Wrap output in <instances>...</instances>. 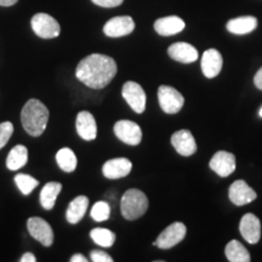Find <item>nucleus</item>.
<instances>
[{"instance_id": "nucleus-14", "label": "nucleus", "mask_w": 262, "mask_h": 262, "mask_svg": "<svg viewBox=\"0 0 262 262\" xmlns=\"http://www.w3.org/2000/svg\"><path fill=\"white\" fill-rule=\"evenodd\" d=\"M171 145L179 155L191 157L196 152V142L189 130H179L171 136Z\"/></svg>"}, {"instance_id": "nucleus-3", "label": "nucleus", "mask_w": 262, "mask_h": 262, "mask_svg": "<svg viewBox=\"0 0 262 262\" xmlns=\"http://www.w3.org/2000/svg\"><path fill=\"white\" fill-rule=\"evenodd\" d=\"M148 209V198L142 191L130 188L124 193L120 202V211L124 219L134 221L146 214Z\"/></svg>"}, {"instance_id": "nucleus-7", "label": "nucleus", "mask_w": 262, "mask_h": 262, "mask_svg": "<svg viewBox=\"0 0 262 262\" xmlns=\"http://www.w3.org/2000/svg\"><path fill=\"white\" fill-rule=\"evenodd\" d=\"M122 95L126 103L129 104L131 110L135 113L141 114L146 110V93L142 89V86L135 81H126L123 85Z\"/></svg>"}, {"instance_id": "nucleus-18", "label": "nucleus", "mask_w": 262, "mask_h": 262, "mask_svg": "<svg viewBox=\"0 0 262 262\" xmlns=\"http://www.w3.org/2000/svg\"><path fill=\"white\" fill-rule=\"evenodd\" d=\"M168 54L172 60L181 62V63H193L199 57L198 50L193 45L183 41H179L170 45L168 49Z\"/></svg>"}, {"instance_id": "nucleus-27", "label": "nucleus", "mask_w": 262, "mask_h": 262, "mask_svg": "<svg viewBox=\"0 0 262 262\" xmlns=\"http://www.w3.org/2000/svg\"><path fill=\"white\" fill-rule=\"evenodd\" d=\"M15 182L22 192V194L28 195L33 192V189L38 187V180H35L32 176L26 175V173H18L15 176Z\"/></svg>"}, {"instance_id": "nucleus-24", "label": "nucleus", "mask_w": 262, "mask_h": 262, "mask_svg": "<svg viewBox=\"0 0 262 262\" xmlns=\"http://www.w3.org/2000/svg\"><path fill=\"white\" fill-rule=\"evenodd\" d=\"M62 189V185L58 182H49L40 192V204L47 210H51L55 206L56 199Z\"/></svg>"}, {"instance_id": "nucleus-28", "label": "nucleus", "mask_w": 262, "mask_h": 262, "mask_svg": "<svg viewBox=\"0 0 262 262\" xmlns=\"http://www.w3.org/2000/svg\"><path fill=\"white\" fill-rule=\"evenodd\" d=\"M111 206L107 202H97L91 209V217L95 221L102 222L110 219Z\"/></svg>"}, {"instance_id": "nucleus-22", "label": "nucleus", "mask_w": 262, "mask_h": 262, "mask_svg": "<svg viewBox=\"0 0 262 262\" xmlns=\"http://www.w3.org/2000/svg\"><path fill=\"white\" fill-rule=\"evenodd\" d=\"M28 162V149L25 146L17 145L10 150L8 159H6V166L11 171H16L27 164Z\"/></svg>"}, {"instance_id": "nucleus-21", "label": "nucleus", "mask_w": 262, "mask_h": 262, "mask_svg": "<svg viewBox=\"0 0 262 262\" xmlns=\"http://www.w3.org/2000/svg\"><path fill=\"white\" fill-rule=\"evenodd\" d=\"M88 206H89V199H88V196L79 195L77 198H74L70 203L67 211H66L67 221L72 225L78 224L84 217V215L86 214Z\"/></svg>"}, {"instance_id": "nucleus-36", "label": "nucleus", "mask_w": 262, "mask_h": 262, "mask_svg": "<svg viewBox=\"0 0 262 262\" xmlns=\"http://www.w3.org/2000/svg\"><path fill=\"white\" fill-rule=\"evenodd\" d=\"M258 116H260L261 118H262V107H261V110H260V112H258Z\"/></svg>"}, {"instance_id": "nucleus-29", "label": "nucleus", "mask_w": 262, "mask_h": 262, "mask_svg": "<svg viewBox=\"0 0 262 262\" xmlns=\"http://www.w3.org/2000/svg\"><path fill=\"white\" fill-rule=\"evenodd\" d=\"M14 133V125L10 122H4L0 124V149L4 147Z\"/></svg>"}, {"instance_id": "nucleus-34", "label": "nucleus", "mask_w": 262, "mask_h": 262, "mask_svg": "<svg viewBox=\"0 0 262 262\" xmlns=\"http://www.w3.org/2000/svg\"><path fill=\"white\" fill-rule=\"evenodd\" d=\"M71 262H88V258L81 254H77L74 256H72Z\"/></svg>"}, {"instance_id": "nucleus-9", "label": "nucleus", "mask_w": 262, "mask_h": 262, "mask_svg": "<svg viewBox=\"0 0 262 262\" xmlns=\"http://www.w3.org/2000/svg\"><path fill=\"white\" fill-rule=\"evenodd\" d=\"M135 29V22L130 16H117L106 22L103 33L110 38H120L129 35Z\"/></svg>"}, {"instance_id": "nucleus-12", "label": "nucleus", "mask_w": 262, "mask_h": 262, "mask_svg": "<svg viewBox=\"0 0 262 262\" xmlns=\"http://www.w3.org/2000/svg\"><path fill=\"white\" fill-rule=\"evenodd\" d=\"M209 166L220 178H228L235 170V156L227 150H219L211 158Z\"/></svg>"}, {"instance_id": "nucleus-23", "label": "nucleus", "mask_w": 262, "mask_h": 262, "mask_svg": "<svg viewBox=\"0 0 262 262\" xmlns=\"http://www.w3.org/2000/svg\"><path fill=\"white\" fill-rule=\"evenodd\" d=\"M225 254L229 262H249L251 260L250 254H249L247 248L241 242L235 241V239L231 241L226 245Z\"/></svg>"}, {"instance_id": "nucleus-20", "label": "nucleus", "mask_w": 262, "mask_h": 262, "mask_svg": "<svg viewBox=\"0 0 262 262\" xmlns=\"http://www.w3.org/2000/svg\"><path fill=\"white\" fill-rule=\"evenodd\" d=\"M257 27V18L254 16H242V17H237L233 19H229L227 22V31L232 34L237 35H244L249 34L253 31H255Z\"/></svg>"}, {"instance_id": "nucleus-33", "label": "nucleus", "mask_w": 262, "mask_h": 262, "mask_svg": "<svg viewBox=\"0 0 262 262\" xmlns=\"http://www.w3.org/2000/svg\"><path fill=\"white\" fill-rule=\"evenodd\" d=\"M19 261L21 262H35L37 261V258H35V256L32 253H27L21 257V260Z\"/></svg>"}, {"instance_id": "nucleus-4", "label": "nucleus", "mask_w": 262, "mask_h": 262, "mask_svg": "<svg viewBox=\"0 0 262 262\" xmlns=\"http://www.w3.org/2000/svg\"><path fill=\"white\" fill-rule=\"evenodd\" d=\"M159 106L163 112L168 114H176L182 110L185 104V97L175 88L162 85L158 89Z\"/></svg>"}, {"instance_id": "nucleus-1", "label": "nucleus", "mask_w": 262, "mask_h": 262, "mask_svg": "<svg viewBox=\"0 0 262 262\" xmlns=\"http://www.w3.org/2000/svg\"><path fill=\"white\" fill-rule=\"evenodd\" d=\"M117 71V63L112 57L102 54H91L79 62L75 75L86 86L98 90L106 88L113 80Z\"/></svg>"}, {"instance_id": "nucleus-25", "label": "nucleus", "mask_w": 262, "mask_h": 262, "mask_svg": "<svg viewBox=\"0 0 262 262\" xmlns=\"http://www.w3.org/2000/svg\"><path fill=\"white\" fill-rule=\"evenodd\" d=\"M56 160L61 170H63L66 172L74 171L78 165L77 156L74 155L73 150L71 148H67V147L58 150L56 155Z\"/></svg>"}, {"instance_id": "nucleus-8", "label": "nucleus", "mask_w": 262, "mask_h": 262, "mask_svg": "<svg viewBox=\"0 0 262 262\" xmlns=\"http://www.w3.org/2000/svg\"><path fill=\"white\" fill-rule=\"evenodd\" d=\"M114 134L122 142L130 146L140 145L142 140V130L135 122L119 120L114 125Z\"/></svg>"}, {"instance_id": "nucleus-16", "label": "nucleus", "mask_w": 262, "mask_h": 262, "mask_svg": "<svg viewBox=\"0 0 262 262\" xmlns=\"http://www.w3.org/2000/svg\"><path fill=\"white\" fill-rule=\"evenodd\" d=\"M133 169V164L126 158H114L103 164L102 172L106 179L118 180L127 176Z\"/></svg>"}, {"instance_id": "nucleus-32", "label": "nucleus", "mask_w": 262, "mask_h": 262, "mask_svg": "<svg viewBox=\"0 0 262 262\" xmlns=\"http://www.w3.org/2000/svg\"><path fill=\"white\" fill-rule=\"evenodd\" d=\"M254 84L258 90H262V67L256 72V74H255Z\"/></svg>"}, {"instance_id": "nucleus-13", "label": "nucleus", "mask_w": 262, "mask_h": 262, "mask_svg": "<svg viewBox=\"0 0 262 262\" xmlns=\"http://www.w3.org/2000/svg\"><path fill=\"white\" fill-rule=\"evenodd\" d=\"M239 231L249 244H256L261 238V222L256 215L249 212L242 217Z\"/></svg>"}, {"instance_id": "nucleus-2", "label": "nucleus", "mask_w": 262, "mask_h": 262, "mask_svg": "<svg viewBox=\"0 0 262 262\" xmlns=\"http://www.w3.org/2000/svg\"><path fill=\"white\" fill-rule=\"evenodd\" d=\"M21 122L29 135L33 137L40 136L47 129L49 110L40 101L32 98L22 108Z\"/></svg>"}, {"instance_id": "nucleus-35", "label": "nucleus", "mask_w": 262, "mask_h": 262, "mask_svg": "<svg viewBox=\"0 0 262 262\" xmlns=\"http://www.w3.org/2000/svg\"><path fill=\"white\" fill-rule=\"evenodd\" d=\"M17 2L18 0H0V6H12Z\"/></svg>"}, {"instance_id": "nucleus-6", "label": "nucleus", "mask_w": 262, "mask_h": 262, "mask_svg": "<svg viewBox=\"0 0 262 262\" xmlns=\"http://www.w3.org/2000/svg\"><path fill=\"white\" fill-rule=\"evenodd\" d=\"M187 227L182 222H173L158 235L155 244L159 249H171L185 239Z\"/></svg>"}, {"instance_id": "nucleus-31", "label": "nucleus", "mask_w": 262, "mask_h": 262, "mask_svg": "<svg viewBox=\"0 0 262 262\" xmlns=\"http://www.w3.org/2000/svg\"><path fill=\"white\" fill-rule=\"evenodd\" d=\"M91 2L101 8H116V6L122 5L124 0H91Z\"/></svg>"}, {"instance_id": "nucleus-26", "label": "nucleus", "mask_w": 262, "mask_h": 262, "mask_svg": "<svg viewBox=\"0 0 262 262\" xmlns=\"http://www.w3.org/2000/svg\"><path fill=\"white\" fill-rule=\"evenodd\" d=\"M90 237L97 245L102 248H111L116 242V234L107 228H94L90 232Z\"/></svg>"}, {"instance_id": "nucleus-17", "label": "nucleus", "mask_w": 262, "mask_h": 262, "mask_svg": "<svg viewBox=\"0 0 262 262\" xmlns=\"http://www.w3.org/2000/svg\"><path fill=\"white\" fill-rule=\"evenodd\" d=\"M222 60L221 54L216 49H209L202 56V71L208 79L217 77L222 70Z\"/></svg>"}, {"instance_id": "nucleus-10", "label": "nucleus", "mask_w": 262, "mask_h": 262, "mask_svg": "<svg viewBox=\"0 0 262 262\" xmlns=\"http://www.w3.org/2000/svg\"><path fill=\"white\" fill-rule=\"evenodd\" d=\"M27 228L29 234H31L34 239H37L38 242H40L44 247H50V245L54 243V232H52L51 226L49 225L44 219H28Z\"/></svg>"}, {"instance_id": "nucleus-11", "label": "nucleus", "mask_w": 262, "mask_h": 262, "mask_svg": "<svg viewBox=\"0 0 262 262\" xmlns=\"http://www.w3.org/2000/svg\"><path fill=\"white\" fill-rule=\"evenodd\" d=\"M229 201L237 206L247 205L256 199V192L248 185L244 180H237L229 186L228 189Z\"/></svg>"}, {"instance_id": "nucleus-15", "label": "nucleus", "mask_w": 262, "mask_h": 262, "mask_svg": "<svg viewBox=\"0 0 262 262\" xmlns=\"http://www.w3.org/2000/svg\"><path fill=\"white\" fill-rule=\"evenodd\" d=\"M77 133L85 141H93L97 136V124L93 114L88 111H81L75 119Z\"/></svg>"}, {"instance_id": "nucleus-19", "label": "nucleus", "mask_w": 262, "mask_h": 262, "mask_svg": "<svg viewBox=\"0 0 262 262\" xmlns=\"http://www.w3.org/2000/svg\"><path fill=\"white\" fill-rule=\"evenodd\" d=\"M186 27L185 21L179 16H166V17L158 18L155 22V31L162 37H170V35L179 34Z\"/></svg>"}, {"instance_id": "nucleus-30", "label": "nucleus", "mask_w": 262, "mask_h": 262, "mask_svg": "<svg viewBox=\"0 0 262 262\" xmlns=\"http://www.w3.org/2000/svg\"><path fill=\"white\" fill-rule=\"evenodd\" d=\"M90 257H91V261L94 262H112L113 261V258L111 257L110 255L101 250L91 251Z\"/></svg>"}, {"instance_id": "nucleus-5", "label": "nucleus", "mask_w": 262, "mask_h": 262, "mask_svg": "<svg viewBox=\"0 0 262 262\" xmlns=\"http://www.w3.org/2000/svg\"><path fill=\"white\" fill-rule=\"evenodd\" d=\"M31 26L33 32L42 39H52L60 35L61 27L52 16L48 14H37L32 17Z\"/></svg>"}]
</instances>
